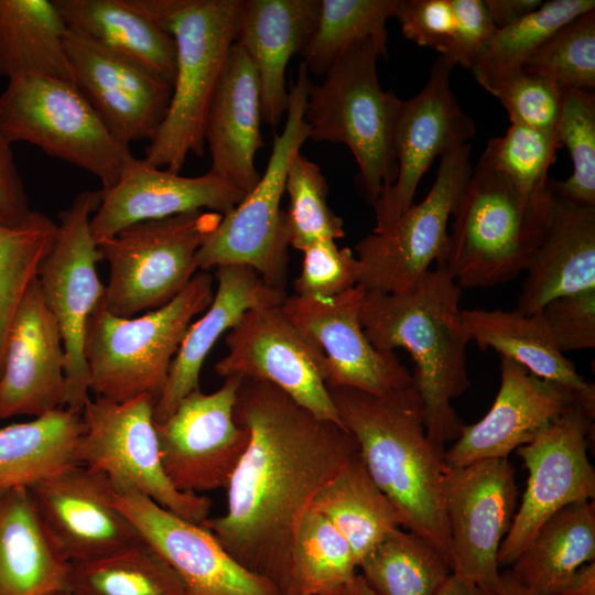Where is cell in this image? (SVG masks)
I'll return each mask as SVG.
<instances>
[{
  "label": "cell",
  "mask_w": 595,
  "mask_h": 595,
  "mask_svg": "<svg viewBox=\"0 0 595 595\" xmlns=\"http://www.w3.org/2000/svg\"><path fill=\"white\" fill-rule=\"evenodd\" d=\"M234 418L249 430V443L226 487V512L202 526L284 595L302 518L359 446L345 426L266 381L242 379Z\"/></svg>",
  "instance_id": "obj_1"
},
{
  "label": "cell",
  "mask_w": 595,
  "mask_h": 595,
  "mask_svg": "<svg viewBox=\"0 0 595 595\" xmlns=\"http://www.w3.org/2000/svg\"><path fill=\"white\" fill-rule=\"evenodd\" d=\"M327 389L344 426L358 443L370 477L398 510L402 528L436 549L451 567L446 464L426 436L414 382L385 396L346 387Z\"/></svg>",
  "instance_id": "obj_2"
},
{
  "label": "cell",
  "mask_w": 595,
  "mask_h": 595,
  "mask_svg": "<svg viewBox=\"0 0 595 595\" xmlns=\"http://www.w3.org/2000/svg\"><path fill=\"white\" fill-rule=\"evenodd\" d=\"M461 296L462 288L436 263L408 292H366L360 309L365 334L378 350L404 348L411 355L426 436L443 454L463 426L452 401L470 387Z\"/></svg>",
  "instance_id": "obj_3"
},
{
  "label": "cell",
  "mask_w": 595,
  "mask_h": 595,
  "mask_svg": "<svg viewBox=\"0 0 595 595\" xmlns=\"http://www.w3.org/2000/svg\"><path fill=\"white\" fill-rule=\"evenodd\" d=\"M554 194H526L477 163L453 214L442 264L463 288H490L526 271L551 223Z\"/></svg>",
  "instance_id": "obj_4"
},
{
  "label": "cell",
  "mask_w": 595,
  "mask_h": 595,
  "mask_svg": "<svg viewBox=\"0 0 595 595\" xmlns=\"http://www.w3.org/2000/svg\"><path fill=\"white\" fill-rule=\"evenodd\" d=\"M144 1L176 46L170 105L144 160L178 173L188 154L205 152L206 115L239 34L244 0Z\"/></svg>",
  "instance_id": "obj_5"
},
{
  "label": "cell",
  "mask_w": 595,
  "mask_h": 595,
  "mask_svg": "<svg viewBox=\"0 0 595 595\" xmlns=\"http://www.w3.org/2000/svg\"><path fill=\"white\" fill-rule=\"evenodd\" d=\"M387 57L372 40L345 51L317 85H311L305 110L314 141L344 143L357 166V183L374 207L398 175L394 128L402 100L383 90L377 62Z\"/></svg>",
  "instance_id": "obj_6"
},
{
  "label": "cell",
  "mask_w": 595,
  "mask_h": 595,
  "mask_svg": "<svg viewBox=\"0 0 595 595\" xmlns=\"http://www.w3.org/2000/svg\"><path fill=\"white\" fill-rule=\"evenodd\" d=\"M213 298V278L199 271L169 303L137 317L117 316L101 301L85 334L89 390L116 402L141 396L156 402L192 320Z\"/></svg>",
  "instance_id": "obj_7"
},
{
  "label": "cell",
  "mask_w": 595,
  "mask_h": 595,
  "mask_svg": "<svg viewBox=\"0 0 595 595\" xmlns=\"http://www.w3.org/2000/svg\"><path fill=\"white\" fill-rule=\"evenodd\" d=\"M311 80L301 63L289 89L286 120L274 136L271 154L256 186L224 215L196 253L197 268L206 271L223 266L253 269L270 286L284 291L289 239L281 198L292 159L310 137L305 120Z\"/></svg>",
  "instance_id": "obj_8"
},
{
  "label": "cell",
  "mask_w": 595,
  "mask_h": 595,
  "mask_svg": "<svg viewBox=\"0 0 595 595\" xmlns=\"http://www.w3.org/2000/svg\"><path fill=\"white\" fill-rule=\"evenodd\" d=\"M0 122L12 144L28 142L113 186L137 159L118 141L74 83L30 74L9 79L0 94Z\"/></svg>",
  "instance_id": "obj_9"
},
{
  "label": "cell",
  "mask_w": 595,
  "mask_h": 595,
  "mask_svg": "<svg viewBox=\"0 0 595 595\" xmlns=\"http://www.w3.org/2000/svg\"><path fill=\"white\" fill-rule=\"evenodd\" d=\"M223 215L196 210L129 226L97 242L109 275L102 304L133 317L173 300L196 273V253Z\"/></svg>",
  "instance_id": "obj_10"
},
{
  "label": "cell",
  "mask_w": 595,
  "mask_h": 595,
  "mask_svg": "<svg viewBox=\"0 0 595 595\" xmlns=\"http://www.w3.org/2000/svg\"><path fill=\"white\" fill-rule=\"evenodd\" d=\"M469 143L441 156L428 195L381 230L355 246L357 283L365 292L399 294L412 290L444 250L448 221L473 173Z\"/></svg>",
  "instance_id": "obj_11"
},
{
  "label": "cell",
  "mask_w": 595,
  "mask_h": 595,
  "mask_svg": "<svg viewBox=\"0 0 595 595\" xmlns=\"http://www.w3.org/2000/svg\"><path fill=\"white\" fill-rule=\"evenodd\" d=\"M101 190L82 191L58 215L57 235L43 260L37 280L44 302L55 317L65 351L64 408L80 413L89 398V375L84 355L87 322L105 295L97 274L101 260L90 230V218Z\"/></svg>",
  "instance_id": "obj_12"
},
{
  "label": "cell",
  "mask_w": 595,
  "mask_h": 595,
  "mask_svg": "<svg viewBox=\"0 0 595 595\" xmlns=\"http://www.w3.org/2000/svg\"><path fill=\"white\" fill-rule=\"evenodd\" d=\"M154 404L149 396L125 402L89 397L80 412L79 463L126 482L164 509L202 524L209 517L212 500L182 493L167 478L160 457Z\"/></svg>",
  "instance_id": "obj_13"
},
{
  "label": "cell",
  "mask_w": 595,
  "mask_h": 595,
  "mask_svg": "<svg viewBox=\"0 0 595 595\" xmlns=\"http://www.w3.org/2000/svg\"><path fill=\"white\" fill-rule=\"evenodd\" d=\"M594 419L577 403L517 448L528 469L521 504L498 553L499 566L511 565L540 527L561 509L593 501L595 470L587 455Z\"/></svg>",
  "instance_id": "obj_14"
},
{
  "label": "cell",
  "mask_w": 595,
  "mask_h": 595,
  "mask_svg": "<svg viewBox=\"0 0 595 595\" xmlns=\"http://www.w3.org/2000/svg\"><path fill=\"white\" fill-rule=\"evenodd\" d=\"M241 381L226 378L212 393L198 388L155 422L162 466L177 490L201 495L227 487L250 439L234 418Z\"/></svg>",
  "instance_id": "obj_15"
},
{
  "label": "cell",
  "mask_w": 595,
  "mask_h": 595,
  "mask_svg": "<svg viewBox=\"0 0 595 595\" xmlns=\"http://www.w3.org/2000/svg\"><path fill=\"white\" fill-rule=\"evenodd\" d=\"M518 496L515 468L508 458L446 466L444 506L453 574L496 593L498 553Z\"/></svg>",
  "instance_id": "obj_16"
},
{
  "label": "cell",
  "mask_w": 595,
  "mask_h": 595,
  "mask_svg": "<svg viewBox=\"0 0 595 595\" xmlns=\"http://www.w3.org/2000/svg\"><path fill=\"white\" fill-rule=\"evenodd\" d=\"M227 354L215 364L221 378L269 382L314 415L344 426L321 372L324 358L279 306L248 310L225 336Z\"/></svg>",
  "instance_id": "obj_17"
},
{
  "label": "cell",
  "mask_w": 595,
  "mask_h": 595,
  "mask_svg": "<svg viewBox=\"0 0 595 595\" xmlns=\"http://www.w3.org/2000/svg\"><path fill=\"white\" fill-rule=\"evenodd\" d=\"M365 294L355 285L326 299L286 296L281 310L324 355L321 372L327 387L385 396L413 379L394 351L378 350L365 334L360 321Z\"/></svg>",
  "instance_id": "obj_18"
},
{
  "label": "cell",
  "mask_w": 595,
  "mask_h": 595,
  "mask_svg": "<svg viewBox=\"0 0 595 595\" xmlns=\"http://www.w3.org/2000/svg\"><path fill=\"white\" fill-rule=\"evenodd\" d=\"M107 479L111 502L177 573L188 595H280L270 582L241 566L202 524L164 509L126 482Z\"/></svg>",
  "instance_id": "obj_19"
},
{
  "label": "cell",
  "mask_w": 595,
  "mask_h": 595,
  "mask_svg": "<svg viewBox=\"0 0 595 595\" xmlns=\"http://www.w3.org/2000/svg\"><path fill=\"white\" fill-rule=\"evenodd\" d=\"M454 67L439 56L424 87L401 102L393 136L398 175L374 205V230L385 229L413 204L422 176L437 156L468 143L476 134L475 122L451 87Z\"/></svg>",
  "instance_id": "obj_20"
},
{
  "label": "cell",
  "mask_w": 595,
  "mask_h": 595,
  "mask_svg": "<svg viewBox=\"0 0 595 595\" xmlns=\"http://www.w3.org/2000/svg\"><path fill=\"white\" fill-rule=\"evenodd\" d=\"M64 45L73 82L121 143L151 140L162 123L172 85L136 62L66 30Z\"/></svg>",
  "instance_id": "obj_21"
},
{
  "label": "cell",
  "mask_w": 595,
  "mask_h": 595,
  "mask_svg": "<svg viewBox=\"0 0 595 595\" xmlns=\"http://www.w3.org/2000/svg\"><path fill=\"white\" fill-rule=\"evenodd\" d=\"M54 545L67 562L102 556L142 541L110 500L102 473L76 465L30 488Z\"/></svg>",
  "instance_id": "obj_22"
},
{
  "label": "cell",
  "mask_w": 595,
  "mask_h": 595,
  "mask_svg": "<svg viewBox=\"0 0 595 595\" xmlns=\"http://www.w3.org/2000/svg\"><path fill=\"white\" fill-rule=\"evenodd\" d=\"M64 368L61 331L36 278L8 331L0 372V420L35 418L64 408Z\"/></svg>",
  "instance_id": "obj_23"
},
{
  "label": "cell",
  "mask_w": 595,
  "mask_h": 595,
  "mask_svg": "<svg viewBox=\"0 0 595 595\" xmlns=\"http://www.w3.org/2000/svg\"><path fill=\"white\" fill-rule=\"evenodd\" d=\"M574 403L577 399L567 389L501 357L500 386L491 408L478 422L463 424L458 437L445 450V464L461 467L478 461L508 458Z\"/></svg>",
  "instance_id": "obj_24"
},
{
  "label": "cell",
  "mask_w": 595,
  "mask_h": 595,
  "mask_svg": "<svg viewBox=\"0 0 595 595\" xmlns=\"http://www.w3.org/2000/svg\"><path fill=\"white\" fill-rule=\"evenodd\" d=\"M245 195L209 172L182 176L136 159L113 186L101 188L90 230L98 242L134 224L178 214L210 210L224 216Z\"/></svg>",
  "instance_id": "obj_25"
},
{
  "label": "cell",
  "mask_w": 595,
  "mask_h": 595,
  "mask_svg": "<svg viewBox=\"0 0 595 595\" xmlns=\"http://www.w3.org/2000/svg\"><path fill=\"white\" fill-rule=\"evenodd\" d=\"M261 121L257 69L235 43L206 115L204 141L210 155L208 172L245 194L261 177L255 164L257 151L264 147Z\"/></svg>",
  "instance_id": "obj_26"
},
{
  "label": "cell",
  "mask_w": 595,
  "mask_h": 595,
  "mask_svg": "<svg viewBox=\"0 0 595 595\" xmlns=\"http://www.w3.org/2000/svg\"><path fill=\"white\" fill-rule=\"evenodd\" d=\"M321 0H244L236 43L253 63L259 79L262 121L275 127L286 113L285 69L312 39Z\"/></svg>",
  "instance_id": "obj_27"
},
{
  "label": "cell",
  "mask_w": 595,
  "mask_h": 595,
  "mask_svg": "<svg viewBox=\"0 0 595 595\" xmlns=\"http://www.w3.org/2000/svg\"><path fill=\"white\" fill-rule=\"evenodd\" d=\"M217 291L205 314L191 324L171 365L165 387L154 404L153 416H170L188 393L199 388V374L218 338L232 328L250 309L279 306L286 295L268 285L251 268H216Z\"/></svg>",
  "instance_id": "obj_28"
},
{
  "label": "cell",
  "mask_w": 595,
  "mask_h": 595,
  "mask_svg": "<svg viewBox=\"0 0 595 595\" xmlns=\"http://www.w3.org/2000/svg\"><path fill=\"white\" fill-rule=\"evenodd\" d=\"M526 271L516 310L527 315L553 299L595 289V206L554 194L550 226Z\"/></svg>",
  "instance_id": "obj_29"
},
{
  "label": "cell",
  "mask_w": 595,
  "mask_h": 595,
  "mask_svg": "<svg viewBox=\"0 0 595 595\" xmlns=\"http://www.w3.org/2000/svg\"><path fill=\"white\" fill-rule=\"evenodd\" d=\"M67 29L173 84L175 41L144 0H53Z\"/></svg>",
  "instance_id": "obj_30"
},
{
  "label": "cell",
  "mask_w": 595,
  "mask_h": 595,
  "mask_svg": "<svg viewBox=\"0 0 595 595\" xmlns=\"http://www.w3.org/2000/svg\"><path fill=\"white\" fill-rule=\"evenodd\" d=\"M462 322L469 342H475L480 350L491 347L538 378L562 386L595 418L594 383L586 381L565 358L538 313L462 310Z\"/></svg>",
  "instance_id": "obj_31"
},
{
  "label": "cell",
  "mask_w": 595,
  "mask_h": 595,
  "mask_svg": "<svg viewBox=\"0 0 595 595\" xmlns=\"http://www.w3.org/2000/svg\"><path fill=\"white\" fill-rule=\"evenodd\" d=\"M69 562L54 545L30 489L0 493V595L67 591Z\"/></svg>",
  "instance_id": "obj_32"
},
{
  "label": "cell",
  "mask_w": 595,
  "mask_h": 595,
  "mask_svg": "<svg viewBox=\"0 0 595 595\" xmlns=\"http://www.w3.org/2000/svg\"><path fill=\"white\" fill-rule=\"evenodd\" d=\"M83 431L82 414L66 408L0 428V493L30 489L80 465L78 445Z\"/></svg>",
  "instance_id": "obj_33"
},
{
  "label": "cell",
  "mask_w": 595,
  "mask_h": 595,
  "mask_svg": "<svg viewBox=\"0 0 595 595\" xmlns=\"http://www.w3.org/2000/svg\"><path fill=\"white\" fill-rule=\"evenodd\" d=\"M595 559V505H570L549 518L510 565L536 595H551Z\"/></svg>",
  "instance_id": "obj_34"
},
{
  "label": "cell",
  "mask_w": 595,
  "mask_h": 595,
  "mask_svg": "<svg viewBox=\"0 0 595 595\" xmlns=\"http://www.w3.org/2000/svg\"><path fill=\"white\" fill-rule=\"evenodd\" d=\"M66 30L53 0H0V78L40 74L74 83Z\"/></svg>",
  "instance_id": "obj_35"
},
{
  "label": "cell",
  "mask_w": 595,
  "mask_h": 595,
  "mask_svg": "<svg viewBox=\"0 0 595 595\" xmlns=\"http://www.w3.org/2000/svg\"><path fill=\"white\" fill-rule=\"evenodd\" d=\"M311 508L345 537L358 565L389 532L402 527L398 510L370 477L359 452L318 491Z\"/></svg>",
  "instance_id": "obj_36"
},
{
  "label": "cell",
  "mask_w": 595,
  "mask_h": 595,
  "mask_svg": "<svg viewBox=\"0 0 595 595\" xmlns=\"http://www.w3.org/2000/svg\"><path fill=\"white\" fill-rule=\"evenodd\" d=\"M73 595H188L171 565L144 540L116 552L69 563Z\"/></svg>",
  "instance_id": "obj_37"
},
{
  "label": "cell",
  "mask_w": 595,
  "mask_h": 595,
  "mask_svg": "<svg viewBox=\"0 0 595 595\" xmlns=\"http://www.w3.org/2000/svg\"><path fill=\"white\" fill-rule=\"evenodd\" d=\"M358 570L375 595H434L452 574L436 549L402 527L377 543Z\"/></svg>",
  "instance_id": "obj_38"
},
{
  "label": "cell",
  "mask_w": 595,
  "mask_h": 595,
  "mask_svg": "<svg viewBox=\"0 0 595 595\" xmlns=\"http://www.w3.org/2000/svg\"><path fill=\"white\" fill-rule=\"evenodd\" d=\"M356 555L337 528L310 508L295 533L284 595H321L346 585L358 572Z\"/></svg>",
  "instance_id": "obj_39"
},
{
  "label": "cell",
  "mask_w": 595,
  "mask_h": 595,
  "mask_svg": "<svg viewBox=\"0 0 595 595\" xmlns=\"http://www.w3.org/2000/svg\"><path fill=\"white\" fill-rule=\"evenodd\" d=\"M398 0H321L315 32L301 53L303 64L315 75H325L349 47L372 40L387 53V22Z\"/></svg>",
  "instance_id": "obj_40"
},
{
  "label": "cell",
  "mask_w": 595,
  "mask_h": 595,
  "mask_svg": "<svg viewBox=\"0 0 595 595\" xmlns=\"http://www.w3.org/2000/svg\"><path fill=\"white\" fill-rule=\"evenodd\" d=\"M594 9V0L543 1L533 12L494 33L470 69L475 79L487 89L522 71L528 57L559 28Z\"/></svg>",
  "instance_id": "obj_41"
},
{
  "label": "cell",
  "mask_w": 595,
  "mask_h": 595,
  "mask_svg": "<svg viewBox=\"0 0 595 595\" xmlns=\"http://www.w3.org/2000/svg\"><path fill=\"white\" fill-rule=\"evenodd\" d=\"M56 235L57 224L36 210L22 226L0 225V372L12 318Z\"/></svg>",
  "instance_id": "obj_42"
},
{
  "label": "cell",
  "mask_w": 595,
  "mask_h": 595,
  "mask_svg": "<svg viewBox=\"0 0 595 595\" xmlns=\"http://www.w3.org/2000/svg\"><path fill=\"white\" fill-rule=\"evenodd\" d=\"M554 129L561 147L569 151L573 170L565 181H550L553 193L574 204L595 206L594 91L564 89Z\"/></svg>",
  "instance_id": "obj_43"
},
{
  "label": "cell",
  "mask_w": 595,
  "mask_h": 595,
  "mask_svg": "<svg viewBox=\"0 0 595 595\" xmlns=\"http://www.w3.org/2000/svg\"><path fill=\"white\" fill-rule=\"evenodd\" d=\"M285 191L290 197L285 212L290 246L303 251L317 240H336L345 236L343 219L328 206L325 176L301 152L290 163Z\"/></svg>",
  "instance_id": "obj_44"
},
{
  "label": "cell",
  "mask_w": 595,
  "mask_h": 595,
  "mask_svg": "<svg viewBox=\"0 0 595 595\" xmlns=\"http://www.w3.org/2000/svg\"><path fill=\"white\" fill-rule=\"evenodd\" d=\"M560 148L555 129L511 123L504 136L488 141L478 162L530 194L549 184L548 172Z\"/></svg>",
  "instance_id": "obj_45"
},
{
  "label": "cell",
  "mask_w": 595,
  "mask_h": 595,
  "mask_svg": "<svg viewBox=\"0 0 595 595\" xmlns=\"http://www.w3.org/2000/svg\"><path fill=\"white\" fill-rule=\"evenodd\" d=\"M523 69L563 89L595 87V9L559 28L524 62Z\"/></svg>",
  "instance_id": "obj_46"
},
{
  "label": "cell",
  "mask_w": 595,
  "mask_h": 595,
  "mask_svg": "<svg viewBox=\"0 0 595 595\" xmlns=\"http://www.w3.org/2000/svg\"><path fill=\"white\" fill-rule=\"evenodd\" d=\"M486 90L505 107L511 123L554 129L564 89L548 77L522 69Z\"/></svg>",
  "instance_id": "obj_47"
},
{
  "label": "cell",
  "mask_w": 595,
  "mask_h": 595,
  "mask_svg": "<svg viewBox=\"0 0 595 595\" xmlns=\"http://www.w3.org/2000/svg\"><path fill=\"white\" fill-rule=\"evenodd\" d=\"M302 252V270L294 281L295 295L326 299L356 285L357 259L351 249L338 248L333 239H321Z\"/></svg>",
  "instance_id": "obj_48"
},
{
  "label": "cell",
  "mask_w": 595,
  "mask_h": 595,
  "mask_svg": "<svg viewBox=\"0 0 595 595\" xmlns=\"http://www.w3.org/2000/svg\"><path fill=\"white\" fill-rule=\"evenodd\" d=\"M393 18L404 37L451 60L458 34L453 0H398Z\"/></svg>",
  "instance_id": "obj_49"
},
{
  "label": "cell",
  "mask_w": 595,
  "mask_h": 595,
  "mask_svg": "<svg viewBox=\"0 0 595 595\" xmlns=\"http://www.w3.org/2000/svg\"><path fill=\"white\" fill-rule=\"evenodd\" d=\"M537 313L562 353L595 347V289L553 299Z\"/></svg>",
  "instance_id": "obj_50"
},
{
  "label": "cell",
  "mask_w": 595,
  "mask_h": 595,
  "mask_svg": "<svg viewBox=\"0 0 595 595\" xmlns=\"http://www.w3.org/2000/svg\"><path fill=\"white\" fill-rule=\"evenodd\" d=\"M453 7L458 34L450 61L455 66L472 69L497 29L484 0H453Z\"/></svg>",
  "instance_id": "obj_51"
},
{
  "label": "cell",
  "mask_w": 595,
  "mask_h": 595,
  "mask_svg": "<svg viewBox=\"0 0 595 595\" xmlns=\"http://www.w3.org/2000/svg\"><path fill=\"white\" fill-rule=\"evenodd\" d=\"M34 212L19 174L11 143L0 122V225L22 226L30 220Z\"/></svg>",
  "instance_id": "obj_52"
},
{
  "label": "cell",
  "mask_w": 595,
  "mask_h": 595,
  "mask_svg": "<svg viewBox=\"0 0 595 595\" xmlns=\"http://www.w3.org/2000/svg\"><path fill=\"white\" fill-rule=\"evenodd\" d=\"M541 0H484L497 30L506 28L537 10Z\"/></svg>",
  "instance_id": "obj_53"
},
{
  "label": "cell",
  "mask_w": 595,
  "mask_h": 595,
  "mask_svg": "<svg viewBox=\"0 0 595 595\" xmlns=\"http://www.w3.org/2000/svg\"><path fill=\"white\" fill-rule=\"evenodd\" d=\"M551 595H595V562L580 567L566 584Z\"/></svg>",
  "instance_id": "obj_54"
},
{
  "label": "cell",
  "mask_w": 595,
  "mask_h": 595,
  "mask_svg": "<svg viewBox=\"0 0 595 595\" xmlns=\"http://www.w3.org/2000/svg\"><path fill=\"white\" fill-rule=\"evenodd\" d=\"M434 595H497V593L452 573Z\"/></svg>",
  "instance_id": "obj_55"
},
{
  "label": "cell",
  "mask_w": 595,
  "mask_h": 595,
  "mask_svg": "<svg viewBox=\"0 0 595 595\" xmlns=\"http://www.w3.org/2000/svg\"><path fill=\"white\" fill-rule=\"evenodd\" d=\"M497 595H536L524 587L510 570L500 572Z\"/></svg>",
  "instance_id": "obj_56"
},
{
  "label": "cell",
  "mask_w": 595,
  "mask_h": 595,
  "mask_svg": "<svg viewBox=\"0 0 595 595\" xmlns=\"http://www.w3.org/2000/svg\"><path fill=\"white\" fill-rule=\"evenodd\" d=\"M338 595H375L360 573H357L346 585L340 588Z\"/></svg>",
  "instance_id": "obj_57"
},
{
  "label": "cell",
  "mask_w": 595,
  "mask_h": 595,
  "mask_svg": "<svg viewBox=\"0 0 595 595\" xmlns=\"http://www.w3.org/2000/svg\"><path fill=\"white\" fill-rule=\"evenodd\" d=\"M44 595H73V594L67 592V591H58V592L47 593V594H44Z\"/></svg>",
  "instance_id": "obj_58"
},
{
  "label": "cell",
  "mask_w": 595,
  "mask_h": 595,
  "mask_svg": "<svg viewBox=\"0 0 595 595\" xmlns=\"http://www.w3.org/2000/svg\"><path fill=\"white\" fill-rule=\"evenodd\" d=\"M340 588H342V587H340ZM340 588L335 589V591H332V592H328V593H324V594H321V595H338L339 592H340Z\"/></svg>",
  "instance_id": "obj_59"
}]
</instances>
